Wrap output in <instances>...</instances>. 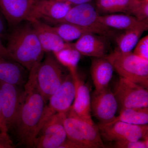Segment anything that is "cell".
Segmentation results:
<instances>
[{
    "mask_svg": "<svg viewBox=\"0 0 148 148\" xmlns=\"http://www.w3.org/2000/svg\"><path fill=\"white\" fill-rule=\"evenodd\" d=\"M39 64L35 65L29 71L15 127L20 144L30 147H34L37 127L47 104L37 84L36 73Z\"/></svg>",
    "mask_w": 148,
    "mask_h": 148,
    "instance_id": "obj_1",
    "label": "cell"
},
{
    "mask_svg": "<svg viewBox=\"0 0 148 148\" xmlns=\"http://www.w3.org/2000/svg\"><path fill=\"white\" fill-rule=\"evenodd\" d=\"M141 0H97V9L103 13L122 12L130 15Z\"/></svg>",
    "mask_w": 148,
    "mask_h": 148,
    "instance_id": "obj_21",
    "label": "cell"
},
{
    "mask_svg": "<svg viewBox=\"0 0 148 148\" xmlns=\"http://www.w3.org/2000/svg\"><path fill=\"white\" fill-rule=\"evenodd\" d=\"M101 24L110 28L126 30L136 26L140 22L135 16L127 14H107L99 16Z\"/></svg>",
    "mask_w": 148,
    "mask_h": 148,
    "instance_id": "obj_22",
    "label": "cell"
},
{
    "mask_svg": "<svg viewBox=\"0 0 148 148\" xmlns=\"http://www.w3.org/2000/svg\"><path fill=\"white\" fill-rule=\"evenodd\" d=\"M98 11L89 3L72 7L64 18L55 24L69 23L86 29L92 34L106 37L112 35L111 29L101 24Z\"/></svg>",
    "mask_w": 148,
    "mask_h": 148,
    "instance_id": "obj_6",
    "label": "cell"
},
{
    "mask_svg": "<svg viewBox=\"0 0 148 148\" xmlns=\"http://www.w3.org/2000/svg\"><path fill=\"white\" fill-rule=\"evenodd\" d=\"M6 36V27L3 16L0 14V38H5Z\"/></svg>",
    "mask_w": 148,
    "mask_h": 148,
    "instance_id": "obj_32",
    "label": "cell"
},
{
    "mask_svg": "<svg viewBox=\"0 0 148 148\" xmlns=\"http://www.w3.org/2000/svg\"><path fill=\"white\" fill-rule=\"evenodd\" d=\"M148 29V19L141 21L127 30L116 38L117 50L122 52H128L132 50L137 44L143 33Z\"/></svg>",
    "mask_w": 148,
    "mask_h": 148,
    "instance_id": "obj_20",
    "label": "cell"
},
{
    "mask_svg": "<svg viewBox=\"0 0 148 148\" xmlns=\"http://www.w3.org/2000/svg\"><path fill=\"white\" fill-rule=\"evenodd\" d=\"M22 87L0 81L1 110L8 132L16 127L24 96Z\"/></svg>",
    "mask_w": 148,
    "mask_h": 148,
    "instance_id": "obj_8",
    "label": "cell"
},
{
    "mask_svg": "<svg viewBox=\"0 0 148 148\" xmlns=\"http://www.w3.org/2000/svg\"><path fill=\"white\" fill-rule=\"evenodd\" d=\"M117 121L139 125L148 124V107L121 109L119 115L111 122Z\"/></svg>",
    "mask_w": 148,
    "mask_h": 148,
    "instance_id": "obj_24",
    "label": "cell"
},
{
    "mask_svg": "<svg viewBox=\"0 0 148 148\" xmlns=\"http://www.w3.org/2000/svg\"><path fill=\"white\" fill-rule=\"evenodd\" d=\"M28 71L16 61L0 57V81L24 87Z\"/></svg>",
    "mask_w": 148,
    "mask_h": 148,
    "instance_id": "obj_18",
    "label": "cell"
},
{
    "mask_svg": "<svg viewBox=\"0 0 148 148\" xmlns=\"http://www.w3.org/2000/svg\"><path fill=\"white\" fill-rule=\"evenodd\" d=\"M58 148H83L82 146L77 143L67 138L66 141Z\"/></svg>",
    "mask_w": 148,
    "mask_h": 148,
    "instance_id": "obj_31",
    "label": "cell"
},
{
    "mask_svg": "<svg viewBox=\"0 0 148 148\" xmlns=\"http://www.w3.org/2000/svg\"><path fill=\"white\" fill-rule=\"evenodd\" d=\"M17 25L8 37L6 47L14 61L28 71L40 64L45 53L31 22Z\"/></svg>",
    "mask_w": 148,
    "mask_h": 148,
    "instance_id": "obj_2",
    "label": "cell"
},
{
    "mask_svg": "<svg viewBox=\"0 0 148 148\" xmlns=\"http://www.w3.org/2000/svg\"><path fill=\"white\" fill-rule=\"evenodd\" d=\"M52 53L58 62L68 69L73 78L77 76V66L81 54L72 47V43L69 47Z\"/></svg>",
    "mask_w": 148,
    "mask_h": 148,
    "instance_id": "obj_23",
    "label": "cell"
},
{
    "mask_svg": "<svg viewBox=\"0 0 148 148\" xmlns=\"http://www.w3.org/2000/svg\"><path fill=\"white\" fill-rule=\"evenodd\" d=\"M14 147L8 132L0 131V148H13Z\"/></svg>",
    "mask_w": 148,
    "mask_h": 148,
    "instance_id": "obj_29",
    "label": "cell"
},
{
    "mask_svg": "<svg viewBox=\"0 0 148 148\" xmlns=\"http://www.w3.org/2000/svg\"><path fill=\"white\" fill-rule=\"evenodd\" d=\"M114 147L117 148H148V139L143 141H123L115 142Z\"/></svg>",
    "mask_w": 148,
    "mask_h": 148,
    "instance_id": "obj_28",
    "label": "cell"
},
{
    "mask_svg": "<svg viewBox=\"0 0 148 148\" xmlns=\"http://www.w3.org/2000/svg\"><path fill=\"white\" fill-rule=\"evenodd\" d=\"M121 109L148 107L147 89L120 77L114 93Z\"/></svg>",
    "mask_w": 148,
    "mask_h": 148,
    "instance_id": "obj_10",
    "label": "cell"
},
{
    "mask_svg": "<svg viewBox=\"0 0 148 148\" xmlns=\"http://www.w3.org/2000/svg\"><path fill=\"white\" fill-rule=\"evenodd\" d=\"M33 0H0V12L11 26L29 21Z\"/></svg>",
    "mask_w": 148,
    "mask_h": 148,
    "instance_id": "obj_14",
    "label": "cell"
},
{
    "mask_svg": "<svg viewBox=\"0 0 148 148\" xmlns=\"http://www.w3.org/2000/svg\"><path fill=\"white\" fill-rule=\"evenodd\" d=\"M64 125L67 138L83 148L105 147L98 125L78 116L71 107L65 113Z\"/></svg>",
    "mask_w": 148,
    "mask_h": 148,
    "instance_id": "obj_4",
    "label": "cell"
},
{
    "mask_svg": "<svg viewBox=\"0 0 148 148\" xmlns=\"http://www.w3.org/2000/svg\"><path fill=\"white\" fill-rule=\"evenodd\" d=\"M130 15L135 16L139 21L148 19V0H141L131 12Z\"/></svg>",
    "mask_w": 148,
    "mask_h": 148,
    "instance_id": "obj_26",
    "label": "cell"
},
{
    "mask_svg": "<svg viewBox=\"0 0 148 148\" xmlns=\"http://www.w3.org/2000/svg\"><path fill=\"white\" fill-rule=\"evenodd\" d=\"M0 131L8 132V130L5 124L3 117L2 114L1 104H0Z\"/></svg>",
    "mask_w": 148,
    "mask_h": 148,
    "instance_id": "obj_34",
    "label": "cell"
},
{
    "mask_svg": "<svg viewBox=\"0 0 148 148\" xmlns=\"http://www.w3.org/2000/svg\"><path fill=\"white\" fill-rule=\"evenodd\" d=\"M73 78L75 85L76 92L71 108L80 118L94 123L91 117V96L89 88L78 75Z\"/></svg>",
    "mask_w": 148,
    "mask_h": 148,
    "instance_id": "obj_17",
    "label": "cell"
},
{
    "mask_svg": "<svg viewBox=\"0 0 148 148\" xmlns=\"http://www.w3.org/2000/svg\"><path fill=\"white\" fill-rule=\"evenodd\" d=\"M52 28L61 38L66 42H70L78 40L83 35L90 32L82 27L69 23H59L52 27Z\"/></svg>",
    "mask_w": 148,
    "mask_h": 148,
    "instance_id": "obj_25",
    "label": "cell"
},
{
    "mask_svg": "<svg viewBox=\"0 0 148 148\" xmlns=\"http://www.w3.org/2000/svg\"><path fill=\"white\" fill-rule=\"evenodd\" d=\"M121 77L147 89L148 60L135 55L132 51L117 50L105 57Z\"/></svg>",
    "mask_w": 148,
    "mask_h": 148,
    "instance_id": "obj_3",
    "label": "cell"
},
{
    "mask_svg": "<svg viewBox=\"0 0 148 148\" xmlns=\"http://www.w3.org/2000/svg\"><path fill=\"white\" fill-rule=\"evenodd\" d=\"M0 57L14 61L6 47L3 45L0 38Z\"/></svg>",
    "mask_w": 148,
    "mask_h": 148,
    "instance_id": "obj_30",
    "label": "cell"
},
{
    "mask_svg": "<svg viewBox=\"0 0 148 148\" xmlns=\"http://www.w3.org/2000/svg\"><path fill=\"white\" fill-rule=\"evenodd\" d=\"M114 69L106 58H94L90 66V74L95 90L100 91L108 87Z\"/></svg>",
    "mask_w": 148,
    "mask_h": 148,
    "instance_id": "obj_19",
    "label": "cell"
},
{
    "mask_svg": "<svg viewBox=\"0 0 148 148\" xmlns=\"http://www.w3.org/2000/svg\"><path fill=\"white\" fill-rule=\"evenodd\" d=\"M59 1L69 3L72 5L75 6L81 4L90 2L92 0H55Z\"/></svg>",
    "mask_w": 148,
    "mask_h": 148,
    "instance_id": "obj_33",
    "label": "cell"
},
{
    "mask_svg": "<svg viewBox=\"0 0 148 148\" xmlns=\"http://www.w3.org/2000/svg\"><path fill=\"white\" fill-rule=\"evenodd\" d=\"M118 108L116 98L109 87L100 91L95 90L92 93L91 111L101 123H108L113 120Z\"/></svg>",
    "mask_w": 148,
    "mask_h": 148,
    "instance_id": "obj_13",
    "label": "cell"
},
{
    "mask_svg": "<svg viewBox=\"0 0 148 148\" xmlns=\"http://www.w3.org/2000/svg\"><path fill=\"white\" fill-rule=\"evenodd\" d=\"M132 52L140 58L148 60V36L143 37L138 41Z\"/></svg>",
    "mask_w": 148,
    "mask_h": 148,
    "instance_id": "obj_27",
    "label": "cell"
},
{
    "mask_svg": "<svg viewBox=\"0 0 148 148\" xmlns=\"http://www.w3.org/2000/svg\"><path fill=\"white\" fill-rule=\"evenodd\" d=\"M30 22L45 53H53L71 45V43L65 42L61 38L52 27L39 20Z\"/></svg>",
    "mask_w": 148,
    "mask_h": 148,
    "instance_id": "obj_15",
    "label": "cell"
},
{
    "mask_svg": "<svg viewBox=\"0 0 148 148\" xmlns=\"http://www.w3.org/2000/svg\"><path fill=\"white\" fill-rule=\"evenodd\" d=\"M75 92V81L71 75L69 73L45 106L37 127V135L46 123L54 114L59 113H66L68 112L73 102Z\"/></svg>",
    "mask_w": 148,
    "mask_h": 148,
    "instance_id": "obj_7",
    "label": "cell"
},
{
    "mask_svg": "<svg viewBox=\"0 0 148 148\" xmlns=\"http://www.w3.org/2000/svg\"><path fill=\"white\" fill-rule=\"evenodd\" d=\"M65 113H59L53 116L43 126L37 135L34 147L58 148L67 139L64 125Z\"/></svg>",
    "mask_w": 148,
    "mask_h": 148,
    "instance_id": "obj_11",
    "label": "cell"
},
{
    "mask_svg": "<svg viewBox=\"0 0 148 148\" xmlns=\"http://www.w3.org/2000/svg\"><path fill=\"white\" fill-rule=\"evenodd\" d=\"M74 48L81 55L94 58H105L108 54V46L105 38L92 33L82 35L74 43Z\"/></svg>",
    "mask_w": 148,
    "mask_h": 148,
    "instance_id": "obj_16",
    "label": "cell"
},
{
    "mask_svg": "<svg viewBox=\"0 0 148 148\" xmlns=\"http://www.w3.org/2000/svg\"><path fill=\"white\" fill-rule=\"evenodd\" d=\"M46 53L44 60L38 66L36 82L40 92L47 103L51 96L61 86L68 75H65L63 66L53 53Z\"/></svg>",
    "mask_w": 148,
    "mask_h": 148,
    "instance_id": "obj_5",
    "label": "cell"
},
{
    "mask_svg": "<svg viewBox=\"0 0 148 148\" xmlns=\"http://www.w3.org/2000/svg\"><path fill=\"white\" fill-rule=\"evenodd\" d=\"M101 137L109 142L136 141L148 139V124L134 125L120 121L100 123L98 125Z\"/></svg>",
    "mask_w": 148,
    "mask_h": 148,
    "instance_id": "obj_9",
    "label": "cell"
},
{
    "mask_svg": "<svg viewBox=\"0 0 148 148\" xmlns=\"http://www.w3.org/2000/svg\"><path fill=\"white\" fill-rule=\"evenodd\" d=\"M73 6L55 0H33L29 21L42 19L55 24L64 18Z\"/></svg>",
    "mask_w": 148,
    "mask_h": 148,
    "instance_id": "obj_12",
    "label": "cell"
}]
</instances>
